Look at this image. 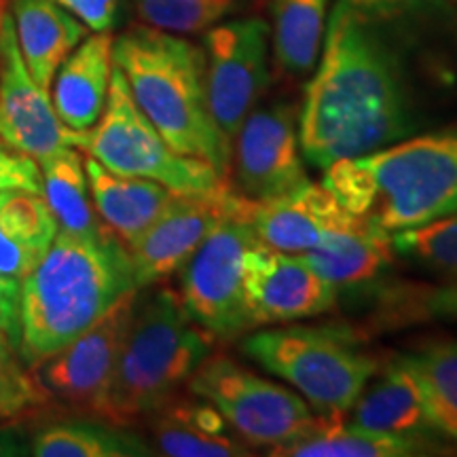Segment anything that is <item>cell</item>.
<instances>
[{"label":"cell","instance_id":"cell-19","mask_svg":"<svg viewBox=\"0 0 457 457\" xmlns=\"http://www.w3.org/2000/svg\"><path fill=\"white\" fill-rule=\"evenodd\" d=\"M350 413V421L345 424L358 430L421 438L434 434L420 379L409 356L392 360L379 379L369 381Z\"/></svg>","mask_w":457,"mask_h":457},{"label":"cell","instance_id":"cell-4","mask_svg":"<svg viewBox=\"0 0 457 457\" xmlns=\"http://www.w3.org/2000/svg\"><path fill=\"white\" fill-rule=\"evenodd\" d=\"M112 62L148 121L176 153L228 176L233 146L216 128L205 96L204 49L171 32L136 26L112 43Z\"/></svg>","mask_w":457,"mask_h":457},{"label":"cell","instance_id":"cell-35","mask_svg":"<svg viewBox=\"0 0 457 457\" xmlns=\"http://www.w3.org/2000/svg\"><path fill=\"white\" fill-rule=\"evenodd\" d=\"M0 330L15 343L20 337V279L0 276Z\"/></svg>","mask_w":457,"mask_h":457},{"label":"cell","instance_id":"cell-21","mask_svg":"<svg viewBox=\"0 0 457 457\" xmlns=\"http://www.w3.org/2000/svg\"><path fill=\"white\" fill-rule=\"evenodd\" d=\"M9 13L28 71L49 91L57 68L87 37L89 28L54 0H11Z\"/></svg>","mask_w":457,"mask_h":457},{"label":"cell","instance_id":"cell-36","mask_svg":"<svg viewBox=\"0 0 457 457\" xmlns=\"http://www.w3.org/2000/svg\"><path fill=\"white\" fill-rule=\"evenodd\" d=\"M30 443L21 426H0V457L32 455Z\"/></svg>","mask_w":457,"mask_h":457},{"label":"cell","instance_id":"cell-10","mask_svg":"<svg viewBox=\"0 0 457 457\" xmlns=\"http://www.w3.org/2000/svg\"><path fill=\"white\" fill-rule=\"evenodd\" d=\"M270 26L256 17L214 24L205 32V96L231 146L270 81Z\"/></svg>","mask_w":457,"mask_h":457},{"label":"cell","instance_id":"cell-5","mask_svg":"<svg viewBox=\"0 0 457 457\" xmlns=\"http://www.w3.org/2000/svg\"><path fill=\"white\" fill-rule=\"evenodd\" d=\"M214 339L188 316L179 293L138 290L102 417L129 426L151 415L212 356Z\"/></svg>","mask_w":457,"mask_h":457},{"label":"cell","instance_id":"cell-28","mask_svg":"<svg viewBox=\"0 0 457 457\" xmlns=\"http://www.w3.org/2000/svg\"><path fill=\"white\" fill-rule=\"evenodd\" d=\"M432 430L457 441V339L411 353Z\"/></svg>","mask_w":457,"mask_h":457},{"label":"cell","instance_id":"cell-25","mask_svg":"<svg viewBox=\"0 0 457 457\" xmlns=\"http://www.w3.org/2000/svg\"><path fill=\"white\" fill-rule=\"evenodd\" d=\"M330 0H271V43L282 71L312 72L322 54Z\"/></svg>","mask_w":457,"mask_h":457},{"label":"cell","instance_id":"cell-16","mask_svg":"<svg viewBox=\"0 0 457 457\" xmlns=\"http://www.w3.org/2000/svg\"><path fill=\"white\" fill-rule=\"evenodd\" d=\"M345 214V205L327 187L310 180L270 202L245 199V216L259 242L290 254L318 245Z\"/></svg>","mask_w":457,"mask_h":457},{"label":"cell","instance_id":"cell-13","mask_svg":"<svg viewBox=\"0 0 457 457\" xmlns=\"http://www.w3.org/2000/svg\"><path fill=\"white\" fill-rule=\"evenodd\" d=\"M236 180L253 202L288 195L307 182L299 142V121L290 104L254 108L233 138Z\"/></svg>","mask_w":457,"mask_h":457},{"label":"cell","instance_id":"cell-3","mask_svg":"<svg viewBox=\"0 0 457 457\" xmlns=\"http://www.w3.org/2000/svg\"><path fill=\"white\" fill-rule=\"evenodd\" d=\"M322 185L390 236L457 214V129L339 159L324 170Z\"/></svg>","mask_w":457,"mask_h":457},{"label":"cell","instance_id":"cell-8","mask_svg":"<svg viewBox=\"0 0 457 457\" xmlns=\"http://www.w3.org/2000/svg\"><path fill=\"white\" fill-rule=\"evenodd\" d=\"M188 392L208 400L254 447H284L318 430V417L299 394L262 379L227 356H210L188 379Z\"/></svg>","mask_w":457,"mask_h":457},{"label":"cell","instance_id":"cell-18","mask_svg":"<svg viewBox=\"0 0 457 457\" xmlns=\"http://www.w3.org/2000/svg\"><path fill=\"white\" fill-rule=\"evenodd\" d=\"M111 32L87 34L57 68L49 96L62 123L87 131L104 112L112 77Z\"/></svg>","mask_w":457,"mask_h":457},{"label":"cell","instance_id":"cell-32","mask_svg":"<svg viewBox=\"0 0 457 457\" xmlns=\"http://www.w3.org/2000/svg\"><path fill=\"white\" fill-rule=\"evenodd\" d=\"M49 392L41 381L17 364V356H0V417L13 420L26 411L41 407Z\"/></svg>","mask_w":457,"mask_h":457},{"label":"cell","instance_id":"cell-15","mask_svg":"<svg viewBox=\"0 0 457 457\" xmlns=\"http://www.w3.org/2000/svg\"><path fill=\"white\" fill-rule=\"evenodd\" d=\"M236 197L228 188L216 195L174 193L155 222L125 245L136 288H151L180 271L216 222L233 208Z\"/></svg>","mask_w":457,"mask_h":457},{"label":"cell","instance_id":"cell-11","mask_svg":"<svg viewBox=\"0 0 457 457\" xmlns=\"http://www.w3.org/2000/svg\"><path fill=\"white\" fill-rule=\"evenodd\" d=\"M136 299L138 290L128 293L64 350L34 367L49 396L54 394L74 409L102 417Z\"/></svg>","mask_w":457,"mask_h":457},{"label":"cell","instance_id":"cell-7","mask_svg":"<svg viewBox=\"0 0 457 457\" xmlns=\"http://www.w3.org/2000/svg\"><path fill=\"white\" fill-rule=\"evenodd\" d=\"M79 148L104 168L123 176L155 180L176 193L216 195L227 191V179L202 159L176 153L131 98L123 72L114 66L104 112L81 131Z\"/></svg>","mask_w":457,"mask_h":457},{"label":"cell","instance_id":"cell-38","mask_svg":"<svg viewBox=\"0 0 457 457\" xmlns=\"http://www.w3.org/2000/svg\"><path fill=\"white\" fill-rule=\"evenodd\" d=\"M0 421H3V417H0Z\"/></svg>","mask_w":457,"mask_h":457},{"label":"cell","instance_id":"cell-29","mask_svg":"<svg viewBox=\"0 0 457 457\" xmlns=\"http://www.w3.org/2000/svg\"><path fill=\"white\" fill-rule=\"evenodd\" d=\"M394 250L424 270L457 278V214L392 236Z\"/></svg>","mask_w":457,"mask_h":457},{"label":"cell","instance_id":"cell-17","mask_svg":"<svg viewBox=\"0 0 457 457\" xmlns=\"http://www.w3.org/2000/svg\"><path fill=\"white\" fill-rule=\"evenodd\" d=\"M392 236L362 216L347 214L322 242L299 256L333 286H358L377 279L394 262Z\"/></svg>","mask_w":457,"mask_h":457},{"label":"cell","instance_id":"cell-24","mask_svg":"<svg viewBox=\"0 0 457 457\" xmlns=\"http://www.w3.org/2000/svg\"><path fill=\"white\" fill-rule=\"evenodd\" d=\"M43 197L47 202L57 228L77 236H96L106 225L91 202L85 157L77 146H66L41 159Z\"/></svg>","mask_w":457,"mask_h":457},{"label":"cell","instance_id":"cell-6","mask_svg":"<svg viewBox=\"0 0 457 457\" xmlns=\"http://www.w3.org/2000/svg\"><path fill=\"white\" fill-rule=\"evenodd\" d=\"M250 360L284 379L310 404L320 421H343L379 369L345 330L284 327L245 337Z\"/></svg>","mask_w":457,"mask_h":457},{"label":"cell","instance_id":"cell-9","mask_svg":"<svg viewBox=\"0 0 457 457\" xmlns=\"http://www.w3.org/2000/svg\"><path fill=\"white\" fill-rule=\"evenodd\" d=\"M259 242L245 216V197L236 204L180 267V299L199 327L216 339L253 328L244 293L245 253Z\"/></svg>","mask_w":457,"mask_h":457},{"label":"cell","instance_id":"cell-33","mask_svg":"<svg viewBox=\"0 0 457 457\" xmlns=\"http://www.w3.org/2000/svg\"><path fill=\"white\" fill-rule=\"evenodd\" d=\"M43 193V171L38 159L0 142V191Z\"/></svg>","mask_w":457,"mask_h":457},{"label":"cell","instance_id":"cell-26","mask_svg":"<svg viewBox=\"0 0 457 457\" xmlns=\"http://www.w3.org/2000/svg\"><path fill=\"white\" fill-rule=\"evenodd\" d=\"M320 421V420H318ZM428 443L421 436H396L358 430L343 421H320L310 436L271 449L278 457H409L426 453Z\"/></svg>","mask_w":457,"mask_h":457},{"label":"cell","instance_id":"cell-1","mask_svg":"<svg viewBox=\"0 0 457 457\" xmlns=\"http://www.w3.org/2000/svg\"><path fill=\"white\" fill-rule=\"evenodd\" d=\"M413 129L403 55L377 0H335L299 114L303 157L327 170L409 138Z\"/></svg>","mask_w":457,"mask_h":457},{"label":"cell","instance_id":"cell-37","mask_svg":"<svg viewBox=\"0 0 457 457\" xmlns=\"http://www.w3.org/2000/svg\"><path fill=\"white\" fill-rule=\"evenodd\" d=\"M0 356H17V347L15 343L9 339L7 333L0 330Z\"/></svg>","mask_w":457,"mask_h":457},{"label":"cell","instance_id":"cell-34","mask_svg":"<svg viewBox=\"0 0 457 457\" xmlns=\"http://www.w3.org/2000/svg\"><path fill=\"white\" fill-rule=\"evenodd\" d=\"M91 32H111L119 17V0H54Z\"/></svg>","mask_w":457,"mask_h":457},{"label":"cell","instance_id":"cell-14","mask_svg":"<svg viewBox=\"0 0 457 457\" xmlns=\"http://www.w3.org/2000/svg\"><path fill=\"white\" fill-rule=\"evenodd\" d=\"M244 293L253 328L320 316L337 303V286L299 254L256 242L245 253Z\"/></svg>","mask_w":457,"mask_h":457},{"label":"cell","instance_id":"cell-23","mask_svg":"<svg viewBox=\"0 0 457 457\" xmlns=\"http://www.w3.org/2000/svg\"><path fill=\"white\" fill-rule=\"evenodd\" d=\"M43 193L0 191V276L24 279L57 236Z\"/></svg>","mask_w":457,"mask_h":457},{"label":"cell","instance_id":"cell-31","mask_svg":"<svg viewBox=\"0 0 457 457\" xmlns=\"http://www.w3.org/2000/svg\"><path fill=\"white\" fill-rule=\"evenodd\" d=\"M398 305L390 316L398 322H426V320H457V278L441 286H420L398 293Z\"/></svg>","mask_w":457,"mask_h":457},{"label":"cell","instance_id":"cell-22","mask_svg":"<svg viewBox=\"0 0 457 457\" xmlns=\"http://www.w3.org/2000/svg\"><path fill=\"white\" fill-rule=\"evenodd\" d=\"M85 171L96 212L125 245L155 222L176 193L155 180L111 171L94 157L85 159Z\"/></svg>","mask_w":457,"mask_h":457},{"label":"cell","instance_id":"cell-27","mask_svg":"<svg viewBox=\"0 0 457 457\" xmlns=\"http://www.w3.org/2000/svg\"><path fill=\"white\" fill-rule=\"evenodd\" d=\"M30 453L37 457H138L153 451L123 426L64 421L43 428L32 436Z\"/></svg>","mask_w":457,"mask_h":457},{"label":"cell","instance_id":"cell-2","mask_svg":"<svg viewBox=\"0 0 457 457\" xmlns=\"http://www.w3.org/2000/svg\"><path fill=\"white\" fill-rule=\"evenodd\" d=\"M134 290L128 248L111 228L96 236L57 231L20 282L17 353L30 369L38 367Z\"/></svg>","mask_w":457,"mask_h":457},{"label":"cell","instance_id":"cell-39","mask_svg":"<svg viewBox=\"0 0 457 457\" xmlns=\"http://www.w3.org/2000/svg\"><path fill=\"white\" fill-rule=\"evenodd\" d=\"M0 142H3V140H0Z\"/></svg>","mask_w":457,"mask_h":457},{"label":"cell","instance_id":"cell-12","mask_svg":"<svg viewBox=\"0 0 457 457\" xmlns=\"http://www.w3.org/2000/svg\"><path fill=\"white\" fill-rule=\"evenodd\" d=\"M0 140L38 162L60 148H79L81 140V131L62 123L49 91L28 71L7 9L0 11Z\"/></svg>","mask_w":457,"mask_h":457},{"label":"cell","instance_id":"cell-30","mask_svg":"<svg viewBox=\"0 0 457 457\" xmlns=\"http://www.w3.org/2000/svg\"><path fill=\"white\" fill-rule=\"evenodd\" d=\"M151 28L171 34H191L219 24L231 0H131Z\"/></svg>","mask_w":457,"mask_h":457},{"label":"cell","instance_id":"cell-20","mask_svg":"<svg viewBox=\"0 0 457 457\" xmlns=\"http://www.w3.org/2000/svg\"><path fill=\"white\" fill-rule=\"evenodd\" d=\"M151 430L159 453L171 457H239L250 455L236 430L208 400L174 394L151 413Z\"/></svg>","mask_w":457,"mask_h":457}]
</instances>
